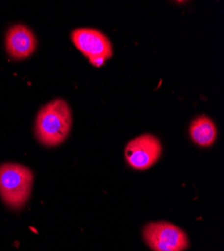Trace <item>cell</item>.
<instances>
[{
	"mask_svg": "<svg viewBox=\"0 0 224 251\" xmlns=\"http://www.w3.org/2000/svg\"><path fill=\"white\" fill-rule=\"evenodd\" d=\"M72 112L67 101L55 99L38 112L35 120V136L48 147L63 143L71 132Z\"/></svg>",
	"mask_w": 224,
	"mask_h": 251,
	"instance_id": "6da1fadb",
	"label": "cell"
},
{
	"mask_svg": "<svg viewBox=\"0 0 224 251\" xmlns=\"http://www.w3.org/2000/svg\"><path fill=\"white\" fill-rule=\"evenodd\" d=\"M33 178L32 171L24 165L0 166V196L3 202L12 209L23 208L30 197Z\"/></svg>",
	"mask_w": 224,
	"mask_h": 251,
	"instance_id": "7a4b0ae2",
	"label": "cell"
},
{
	"mask_svg": "<svg viewBox=\"0 0 224 251\" xmlns=\"http://www.w3.org/2000/svg\"><path fill=\"white\" fill-rule=\"evenodd\" d=\"M143 238L153 251H184L189 247L186 233L167 221L150 222L145 225Z\"/></svg>",
	"mask_w": 224,
	"mask_h": 251,
	"instance_id": "3957f363",
	"label": "cell"
},
{
	"mask_svg": "<svg viewBox=\"0 0 224 251\" xmlns=\"http://www.w3.org/2000/svg\"><path fill=\"white\" fill-rule=\"evenodd\" d=\"M73 44L96 68L103 66L113 55V47L106 34L97 29L77 28L72 32Z\"/></svg>",
	"mask_w": 224,
	"mask_h": 251,
	"instance_id": "277c9868",
	"label": "cell"
},
{
	"mask_svg": "<svg viewBox=\"0 0 224 251\" xmlns=\"http://www.w3.org/2000/svg\"><path fill=\"white\" fill-rule=\"evenodd\" d=\"M162 154V145L158 138L145 134L130 141L125 150L129 165L138 170L150 168L159 160Z\"/></svg>",
	"mask_w": 224,
	"mask_h": 251,
	"instance_id": "5b68a950",
	"label": "cell"
},
{
	"mask_svg": "<svg viewBox=\"0 0 224 251\" xmlns=\"http://www.w3.org/2000/svg\"><path fill=\"white\" fill-rule=\"evenodd\" d=\"M36 45L34 33L24 25H16L7 31L5 47L7 53L13 59L27 58L35 51Z\"/></svg>",
	"mask_w": 224,
	"mask_h": 251,
	"instance_id": "8992f818",
	"label": "cell"
},
{
	"mask_svg": "<svg viewBox=\"0 0 224 251\" xmlns=\"http://www.w3.org/2000/svg\"><path fill=\"white\" fill-rule=\"evenodd\" d=\"M189 133L193 142L201 147H210L217 137L215 124L205 115L199 116L192 121Z\"/></svg>",
	"mask_w": 224,
	"mask_h": 251,
	"instance_id": "52a82bcc",
	"label": "cell"
}]
</instances>
